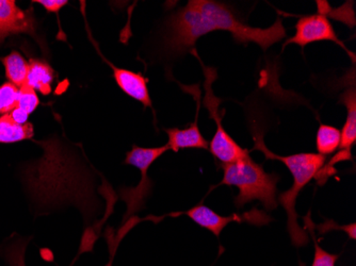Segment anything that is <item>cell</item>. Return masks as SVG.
Wrapping results in <instances>:
<instances>
[{"mask_svg":"<svg viewBox=\"0 0 356 266\" xmlns=\"http://www.w3.org/2000/svg\"><path fill=\"white\" fill-rule=\"evenodd\" d=\"M215 31L229 32L236 43H255L264 51L287 37L281 17L269 28H254L240 19L231 6L213 0H190L163 22L159 38L161 56L184 57L194 49L200 38Z\"/></svg>","mask_w":356,"mask_h":266,"instance_id":"1","label":"cell"},{"mask_svg":"<svg viewBox=\"0 0 356 266\" xmlns=\"http://www.w3.org/2000/svg\"><path fill=\"white\" fill-rule=\"evenodd\" d=\"M254 151H259L267 160H277L285 164L293 175V187L288 191L281 193L277 197V203H281L287 213V229L291 243L296 247H302L309 243L307 232L300 227L298 223V214L296 211V201L298 196L305 185L317 177L325 166L327 157L315 153H301L296 155L280 156L272 153L264 143L263 133H254Z\"/></svg>","mask_w":356,"mask_h":266,"instance_id":"2","label":"cell"},{"mask_svg":"<svg viewBox=\"0 0 356 266\" xmlns=\"http://www.w3.org/2000/svg\"><path fill=\"white\" fill-rule=\"evenodd\" d=\"M222 171L223 178L219 185H233L239 189V194L234 198L236 207L241 209L247 203L258 201L267 211L277 209V174L267 173L250 156L234 163L224 164Z\"/></svg>","mask_w":356,"mask_h":266,"instance_id":"3","label":"cell"},{"mask_svg":"<svg viewBox=\"0 0 356 266\" xmlns=\"http://www.w3.org/2000/svg\"><path fill=\"white\" fill-rule=\"evenodd\" d=\"M190 53H193L197 59L200 60V63L202 64V67L204 69V75H205V87L206 94L204 97V106L206 109L209 112L210 119H213L217 124V130H216L215 135L210 141L209 149L210 153L218 161L221 162L222 165L224 164L234 163V162L239 161L243 158L250 156V151H247L245 148H242L231 135L226 132L222 125V114L219 110L220 101L219 98L216 97L213 91V85L217 78V71L213 67H208L204 66L203 62L200 59L195 49H192Z\"/></svg>","mask_w":356,"mask_h":266,"instance_id":"4","label":"cell"},{"mask_svg":"<svg viewBox=\"0 0 356 266\" xmlns=\"http://www.w3.org/2000/svg\"><path fill=\"white\" fill-rule=\"evenodd\" d=\"M169 146H160V147L143 148L139 146H134L131 151L126 153V159L124 164L135 166L136 169L141 172V182L136 188L122 189L120 191L122 201L127 203V212H126L124 222L139 212L145 206V199L151 195L153 190V181L149 178V167L152 164L159 159L163 153L169 151Z\"/></svg>","mask_w":356,"mask_h":266,"instance_id":"5","label":"cell"},{"mask_svg":"<svg viewBox=\"0 0 356 266\" xmlns=\"http://www.w3.org/2000/svg\"><path fill=\"white\" fill-rule=\"evenodd\" d=\"M29 35L39 44L42 51L46 45L38 35V26L31 8L22 10L13 0H0V47L7 38Z\"/></svg>","mask_w":356,"mask_h":266,"instance_id":"6","label":"cell"},{"mask_svg":"<svg viewBox=\"0 0 356 266\" xmlns=\"http://www.w3.org/2000/svg\"><path fill=\"white\" fill-rule=\"evenodd\" d=\"M331 41L347 51L343 42L338 39L331 22L323 14H314L300 17L296 24V35L284 43V48L289 44H296L304 48L315 42Z\"/></svg>","mask_w":356,"mask_h":266,"instance_id":"7","label":"cell"},{"mask_svg":"<svg viewBox=\"0 0 356 266\" xmlns=\"http://www.w3.org/2000/svg\"><path fill=\"white\" fill-rule=\"evenodd\" d=\"M186 214L189 216L194 223L197 224L200 227L205 228V229L209 230L210 232H213L217 238L220 237L224 228L229 224L233 223V222H238V223L249 222V223L261 226L272 221L270 217H268V215L259 211H252L250 213L242 214V215L233 214V215L229 216H222L216 213L207 206L204 205L195 206L189 211L186 212Z\"/></svg>","mask_w":356,"mask_h":266,"instance_id":"8","label":"cell"},{"mask_svg":"<svg viewBox=\"0 0 356 266\" xmlns=\"http://www.w3.org/2000/svg\"><path fill=\"white\" fill-rule=\"evenodd\" d=\"M110 66L113 71V78L117 85L126 95L139 101L144 107L153 108L147 78L141 73L119 69L112 64H110Z\"/></svg>","mask_w":356,"mask_h":266,"instance_id":"9","label":"cell"},{"mask_svg":"<svg viewBox=\"0 0 356 266\" xmlns=\"http://www.w3.org/2000/svg\"><path fill=\"white\" fill-rule=\"evenodd\" d=\"M339 103L347 108V119L341 131L339 149L343 160L351 159L352 146L356 142V91L355 87L349 88L339 98ZM339 155V156H341Z\"/></svg>","mask_w":356,"mask_h":266,"instance_id":"10","label":"cell"},{"mask_svg":"<svg viewBox=\"0 0 356 266\" xmlns=\"http://www.w3.org/2000/svg\"><path fill=\"white\" fill-rule=\"evenodd\" d=\"M165 132L169 137L167 145L174 153H177L179 149H186V148H199L206 151L209 147V143L202 135L199 124H197V116L195 122L186 129L171 128V129H165Z\"/></svg>","mask_w":356,"mask_h":266,"instance_id":"11","label":"cell"},{"mask_svg":"<svg viewBox=\"0 0 356 266\" xmlns=\"http://www.w3.org/2000/svg\"><path fill=\"white\" fill-rule=\"evenodd\" d=\"M54 80L55 71L49 64L37 59L30 60L26 85L43 95H49L53 90Z\"/></svg>","mask_w":356,"mask_h":266,"instance_id":"12","label":"cell"},{"mask_svg":"<svg viewBox=\"0 0 356 266\" xmlns=\"http://www.w3.org/2000/svg\"><path fill=\"white\" fill-rule=\"evenodd\" d=\"M35 135L32 124L19 125L11 119L10 114L0 115V143L12 144L31 140Z\"/></svg>","mask_w":356,"mask_h":266,"instance_id":"13","label":"cell"},{"mask_svg":"<svg viewBox=\"0 0 356 266\" xmlns=\"http://www.w3.org/2000/svg\"><path fill=\"white\" fill-rule=\"evenodd\" d=\"M1 61L5 65L6 76L9 82L17 88L24 87L27 81L29 62L26 61L17 51H12L7 57L3 58Z\"/></svg>","mask_w":356,"mask_h":266,"instance_id":"14","label":"cell"},{"mask_svg":"<svg viewBox=\"0 0 356 266\" xmlns=\"http://www.w3.org/2000/svg\"><path fill=\"white\" fill-rule=\"evenodd\" d=\"M341 131L333 126L321 124L316 135V147L319 155H332L341 146Z\"/></svg>","mask_w":356,"mask_h":266,"instance_id":"15","label":"cell"},{"mask_svg":"<svg viewBox=\"0 0 356 266\" xmlns=\"http://www.w3.org/2000/svg\"><path fill=\"white\" fill-rule=\"evenodd\" d=\"M29 242L21 237H14L3 248V258L9 266H26V248Z\"/></svg>","mask_w":356,"mask_h":266,"instance_id":"16","label":"cell"},{"mask_svg":"<svg viewBox=\"0 0 356 266\" xmlns=\"http://www.w3.org/2000/svg\"><path fill=\"white\" fill-rule=\"evenodd\" d=\"M306 228L309 231V235L314 241V246H315V257H314L313 264L312 266H335L336 261L339 259L341 256L332 255V253H327L323 248L320 247L319 244L317 243V240L315 237V228L311 219V213L304 217Z\"/></svg>","mask_w":356,"mask_h":266,"instance_id":"17","label":"cell"},{"mask_svg":"<svg viewBox=\"0 0 356 266\" xmlns=\"http://www.w3.org/2000/svg\"><path fill=\"white\" fill-rule=\"evenodd\" d=\"M19 88L11 82H6L0 87V114H10L19 103Z\"/></svg>","mask_w":356,"mask_h":266,"instance_id":"18","label":"cell"},{"mask_svg":"<svg viewBox=\"0 0 356 266\" xmlns=\"http://www.w3.org/2000/svg\"><path fill=\"white\" fill-rule=\"evenodd\" d=\"M40 99L38 97L37 92L28 85L19 88V103L17 108L27 112L28 114H31L35 112L37 108L39 107Z\"/></svg>","mask_w":356,"mask_h":266,"instance_id":"19","label":"cell"},{"mask_svg":"<svg viewBox=\"0 0 356 266\" xmlns=\"http://www.w3.org/2000/svg\"><path fill=\"white\" fill-rule=\"evenodd\" d=\"M314 228H317L320 233H325V232L331 231L333 229L343 230L347 233L348 237L352 240L356 239V226L355 224H349V225L338 226L334 221H327V223L321 224V225H314Z\"/></svg>","mask_w":356,"mask_h":266,"instance_id":"20","label":"cell"},{"mask_svg":"<svg viewBox=\"0 0 356 266\" xmlns=\"http://www.w3.org/2000/svg\"><path fill=\"white\" fill-rule=\"evenodd\" d=\"M33 3H39L42 7L45 8L47 12L58 13L62 8L67 5V0H37Z\"/></svg>","mask_w":356,"mask_h":266,"instance_id":"21","label":"cell"},{"mask_svg":"<svg viewBox=\"0 0 356 266\" xmlns=\"http://www.w3.org/2000/svg\"><path fill=\"white\" fill-rule=\"evenodd\" d=\"M10 116H11V119H13L15 123L19 124V125H25V124L28 123L29 114L24 111V110L16 107L15 109L10 113Z\"/></svg>","mask_w":356,"mask_h":266,"instance_id":"22","label":"cell"},{"mask_svg":"<svg viewBox=\"0 0 356 266\" xmlns=\"http://www.w3.org/2000/svg\"><path fill=\"white\" fill-rule=\"evenodd\" d=\"M299 265L300 266H306L305 263H303V262H301V261L299 262Z\"/></svg>","mask_w":356,"mask_h":266,"instance_id":"23","label":"cell"}]
</instances>
